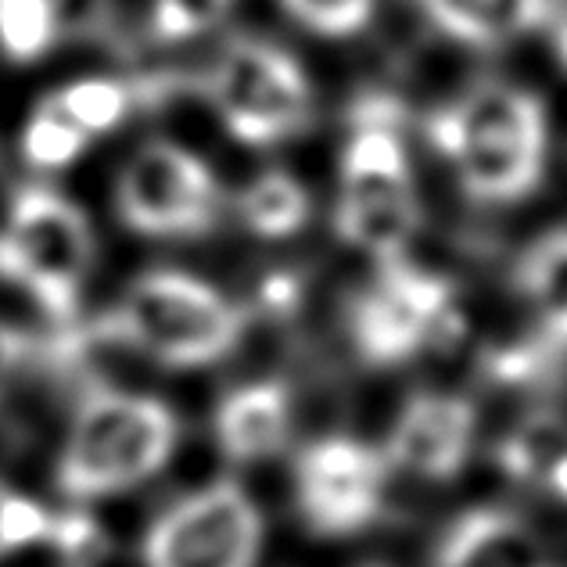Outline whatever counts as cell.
I'll return each mask as SVG.
<instances>
[{
  "instance_id": "20",
  "label": "cell",
  "mask_w": 567,
  "mask_h": 567,
  "mask_svg": "<svg viewBox=\"0 0 567 567\" xmlns=\"http://www.w3.org/2000/svg\"><path fill=\"white\" fill-rule=\"evenodd\" d=\"M62 43L51 0H0V51L29 65Z\"/></svg>"
},
{
  "instance_id": "6",
  "label": "cell",
  "mask_w": 567,
  "mask_h": 567,
  "mask_svg": "<svg viewBox=\"0 0 567 567\" xmlns=\"http://www.w3.org/2000/svg\"><path fill=\"white\" fill-rule=\"evenodd\" d=\"M352 341L370 367H399L460 327L453 288L406 259L384 262L352 302Z\"/></svg>"
},
{
  "instance_id": "1",
  "label": "cell",
  "mask_w": 567,
  "mask_h": 567,
  "mask_svg": "<svg viewBox=\"0 0 567 567\" xmlns=\"http://www.w3.org/2000/svg\"><path fill=\"white\" fill-rule=\"evenodd\" d=\"M181 442L176 413L162 399L91 388L58 456V488L65 499H112L137 488L169 464Z\"/></svg>"
},
{
  "instance_id": "27",
  "label": "cell",
  "mask_w": 567,
  "mask_h": 567,
  "mask_svg": "<svg viewBox=\"0 0 567 567\" xmlns=\"http://www.w3.org/2000/svg\"><path fill=\"white\" fill-rule=\"evenodd\" d=\"M543 485L554 492V496H560V499H567V453L557 460L554 467H549V474L543 477Z\"/></svg>"
},
{
  "instance_id": "12",
  "label": "cell",
  "mask_w": 567,
  "mask_h": 567,
  "mask_svg": "<svg viewBox=\"0 0 567 567\" xmlns=\"http://www.w3.org/2000/svg\"><path fill=\"white\" fill-rule=\"evenodd\" d=\"M549 141H464L442 158L456 169V181L471 202L514 205L539 190Z\"/></svg>"
},
{
  "instance_id": "25",
  "label": "cell",
  "mask_w": 567,
  "mask_h": 567,
  "mask_svg": "<svg viewBox=\"0 0 567 567\" xmlns=\"http://www.w3.org/2000/svg\"><path fill=\"white\" fill-rule=\"evenodd\" d=\"M22 352H25V341L14 334L8 323H0V388L11 378V370L22 363Z\"/></svg>"
},
{
  "instance_id": "8",
  "label": "cell",
  "mask_w": 567,
  "mask_h": 567,
  "mask_svg": "<svg viewBox=\"0 0 567 567\" xmlns=\"http://www.w3.org/2000/svg\"><path fill=\"white\" fill-rule=\"evenodd\" d=\"M388 453L346 435L317 439L295 464V503L312 535L349 539L378 520L388 485Z\"/></svg>"
},
{
  "instance_id": "18",
  "label": "cell",
  "mask_w": 567,
  "mask_h": 567,
  "mask_svg": "<svg viewBox=\"0 0 567 567\" xmlns=\"http://www.w3.org/2000/svg\"><path fill=\"white\" fill-rule=\"evenodd\" d=\"M86 147H91V137L72 123V115L62 109V101L54 94L43 97L33 109V115L25 118L22 155L40 173L69 169L72 162H80L86 155Z\"/></svg>"
},
{
  "instance_id": "4",
  "label": "cell",
  "mask_w": 567,
  "mask_h": 567,
  "mask_svg": "<svg viewBox=\"0 0 567 567\" xmlns=\"http://www.w3.org/2000/svg\"><path fill=\"white\" fill-rule=\"evenodd\" d=\"M205 97L234 141L274 147L298 137L312 118V86L295 58L256 37H237L219 51Z\"/></svg>"
},
{
  "instance_id": "9",
  "label": "cell",
  "mask_w": 567,
  "mask_h": 567,
  "mask_svg": "<svg viewBox=\"0 0 567 567\" xmlns=\"http://www.w3.org/2000/svg\"><path fill=\"white\" fill-rule=\"evenodd\" d=\"M474 427L477 413L467 399L439 392L413 395L388 435V464L427 482H450L467 464Z\"/></svg>"
},
{
  "instance_id": "21",
  "label": "cell",
  "mask_w": 567,
  "mask_h": 567,
  "mask_svg": "<svg viewBox=\"0 0 567 567\" xmlns=\"http://www.w3.org/2000/svg\"><path fill=\"white\" fill-rule=\"evenodd\" d=\"M284 14L323 40H349L374 22L378 0H280Z\"/></svg>"
},
{
  "instance_id": "5",
  "label": "cell",
  "mask_w": 567,
  "mask_h": 567,
  "mask_svg": "<svg viewBox=\"0 0 567 567\" xmlns=\"http://www.w3.org/2000/svg\"><path fill=\"white\" fill-rule=\"evenodd\" d=\"M266 525L237 482H213L166 506L144 532V567H256Z\"/></svg>"
},
{
  "instance_id": "7",
  "label": "cell",
  "mask_w": 567,
  "mask_h": 567,
  "mask_svg": "<svg viewBox=\"0 0 567 567\" xmlns=\"http://www.w3.org/2000/svg\"><path fill=\"white\" fill-rule=\"evenodd\" d=\"M115 213L141 237H202L219 219V184L190 147L147 141L115 184Z\"/></svg>"
},
{
  "instance_id": "15",
  "label": "cell",
  "mask_w": 567,
  "mask_h": 567,
  "mask_svg": "<svg viewBox=\"0 0 567 567\" xmlns=\"http://www.w3.org/2000/svg\"><path fill=\"white\" fill-rule=\"evenodd\" d=\"M435 567H546V560L525 520L488 506L453 520L435 554Z\"/></svg>"
},
{
  "instance_id": "10",
  "label": "cell",
  "mask_w": 567,
  "mask_h": 567,
  "mask_svg": "<svg viewBox=\"0 0 567 567\" xmlns=\"http://www.w3.org/2000/svg\"><path fill=\"white\" fill-rule=\"evenodd\" d=\"M427 141L439 155L464 141H549V115L532 91L482 83L427 115Z\"/></svg>"
},
{
  "instance_id": "26",
  "label": "cell",
  "mask_w": 567,
  "mask_h": 567,
  "mask_svg": "<svg viewBox=\"0 0 567 567\" xmlns=\"http://www.w3.org/2000/svg\"><path fill=\"white\" fill-rule=\"evenodd\" d=\"M549 48H554L560 69L567 72V4L557 8L554 22H549Z\"/></svg>"
},
{
  "instance_id": "14",
  "label": "cell",
  "mask_w": 567,
  "mask_h": 567,
  "mask_svg": "<svg viewBox=\"0 0 567 567\" xmlns=\"http://www.w3.org/2000/svg\"><path fill=\"white\" fill-rule=\"evenodd\" d=\"M450 40L492 51L554 22L557 0H416Z\"/></svg>"
},
{
  "instance_id": "23",
  "label": "cell",
  "mask_w": 567,
  "mask_h": 567,
  "mask_svg": "<svg viewBox=\"0 0 567 567\" xmlns=\"http://www.w3.org/2000/svg\"><path fill=\"white\" fill-rule=\"evenodd\" d=\"M234 0H152V37L162 43H184L205 37L230 14Z\"/></svg>"
},
{
  "instance_id": "22",
  "label": "cell",
  "mask_w": 567,
  "mask_h": 567,
  "mask_svg": "<svg viewBox=\"0 0 567 567\" xmlns=\"http://www.w3.org/2000/svg\"><path fill=\"white\" fill-rule=\"evenodd\" d=\"M62 520H54L40 503L0 482V560L43 539H58Z\"/></svg>"
},
{
  "instance_id": "16",
  "label": "cell",
  "mask_w": 567,
  "mask_h": 567,
  "mask_svg": "<svg viewBox=\"0 0 567 567\" xmlns=\"http://www.w3.org/2000/svg\"><path fill=\"white\" fill-rule=\"evenodd\" d=\"M517 291L539 312L549 341L567 346V227L546 230L520 251L514 266Z\"/></svg>"
},
{
  "instance_id": "13",
  "label": "cell",
  "mask_w": 567,
  "mask_h": 567,
  "mask_svg": "<svg viewBox=\"0 0 567 567\" xmlns=\"http://www.w3.org/2000/svg\"><path fill=\"white\" fill-rule=\"evenodd\" d=\"M291 435V392L280 381L241 384L216 410V442L230 464H259Z\"/></svg>"
},
{
  "instance_id": "2",
  "label": "cell",
  "mask_w": 567,
  "mask_h": 567,
  "mask_svg": "<svg viewBox=\"0 0 567 567\" xmlns=\"http://www.w3.org/2000/svg\"><path fill=\"white\" fill-rule=\"evenodd\" d=\"M101 334L147 360L194 370L223 360L245 334V309L202 277L181 270L141 274L101 320Z\"/></svg>"
},
{
  "instance_id": "24",
  "label": "cell",
  "mask_w": 567,
  "mask_h": 567,
  "mask_svg": "<svg viewBox=\"0 0 567 567\" xmlns=\"http://www.w3.org/2000/svg\"><path fill=\"white\" fill-rule=\"evenodd\" d=\"M58 29H62V40L69 37H86L97 33V29L109 22L112 0H51Z\"/></svg>"
},
{
  "instance_id": "19",
  "label": "cell",
  "mask_w": 567,
  "mask_h": 567,
  "mask_svg": "<svg viewBox=\"0 0 567 567\" xmlns=\"http://www.w3.org/2000/svg\"><path fill=\"white\" fill-rule=\"evenodd\" d=\"M54 97L62 101V109L72 115V123L94 141L101 133H112L126 123L137 94H133V86L123 80L91 76V80H76L62 86V91H54Z\"/></svg>"
},
{
  "instance_id": "11",
  "label": "cell",
  "mask_w": 567,
  "mask_h": 567,
  "mask_svg": "<svg viewBox=\"0 0 567 567\" xmlns=\"http://www.w3.org/2000/svg\"><path fill=\"white\" fill-rule=\"evenodd\" d=\"M416 227H421V198L413 181L341 184L334 230L349 248L367 251L381 266L406 259V245Z\"/></svg>"
},
{
  "instance_id": "17",
  "label": "cell",
  "mask_w": 567,
  "mask_h": 567,
  "mask_svg": "<svg viewBox=\"0 0 567 567\" xmlns=\"http://www.w3.org/2000/svg\"><path fill=\"white\" fill-rule=\"evenodd\" d=\"M237 213L245 227L262 241H284L309 223V190L284 169H266L237 194Z\"/></svg>"
},
{
  "instance_id": "3",
  "label": "cell",
  "mask_w": 567,
  "mask_h": 567,
  "mask_svg": "<svg viewBox=\"0 0 567 567\" xmlns=\"http://www.w3.org/2000/svg\"><path fill=\"white\" fill-rule=\"evenodd\" d=\"M97 256L86 213L54 187L29 184L11 198L0 230V280L22 288L58 327L76 320Z\"/></svg>"
}]
</instances>
